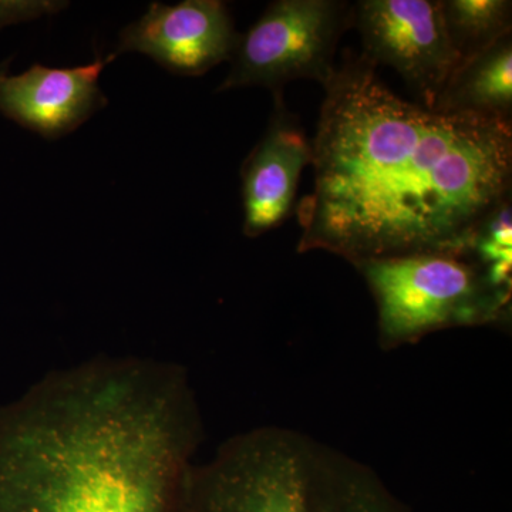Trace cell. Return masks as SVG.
Returning a JSON list of instances; mask_svg holds the SVG:
<instances>
[{"mask_svg": "<svg viewBox=\"0 0 512 512\" xmlns=\"http://www.w3.org/2000/svg\"><path fill=\"white\" fill-rule=\"evenodd\" d=\"M355 266L375 298L383 349L443 329L510 325L511 296L494 289L468 255L416 254Z\"/></svg>", "mask_w": 512, "mask_h": 512, "instance_id": "277c9868", "label": "cell"}, {"mask_svg": "<svg viewBox=\"0 0 512 512\" xmlns=\"http://www.w3.org/2000/svg\"><path fill=\"white\" fill-rule=\"evenodd\" d=\"M312 143L313 190L298 251L353 265L467 255L481 222L511 198V121L403 100L360 56L335 67Z\"/></svg>", "mask_w": 512, "mask_h": 512, "instance_id": "6da1fadb", "label": "cell"}, {"mask_svg": "<svg viewBox=\"0 0 512 512\" xmlns=\"http://www.w3.org/2000/svg\"><path fill=\"white\" fill-rule=\"evenodd\" d=\"M352 23L362 37L363 57L386 64L433 109L458 64L441 16L440 0H360Z\"/></svg>", "mask_w": 512, "mask_h": 512, "instance_id": "8992f818", "label": "cell"}, {"mask_svg": "<svg viewBox=\"0 0 512 512\" xmlns=\"http://www.w3.org/2000/svg\"><path fill=\"white\" fill-rule=\"evenodd\" d=\"M184 512H410L365 464L284 427L232 437L192 467Z\"/></svg>", "mask_w": 512, "mask_h": 512, "instance_id": "3957f363", "label": "cell"}, {"mask_svg": "<svg viewBox=\"0 0 512 512\" xmlns=\"http://www.w3.org/2000/svg\"><path fill=\"white\" fill-rule=\"evenodd\" d=\"M433 110L511 121V35L458 64L434 101Z\"/></svg>", "mask_w": 512, "mask_h": 512, "instance_id": "30bf717a", "label": "cell"}, {"mask_svg": "<svg viewBox=\"0 0 512 512\" xmlns=\"http://www.w3.org/2000/svg\"><path fill=\"white\" fill-rule=\"evenodd\" d=\"M352 9L336 0H276L239 35L232 67L218 92L262 86L282 93L293 80L325 84L335 70L333 57Z\"/></svg>", "mask_w": 512, "mask_h": 512, "instance_id": "5b68a950", "label": "cell"}, {"mask_svg": "<svg viewBox=\"0 0 512 512\" xmlns=\"http://www.w3.org/2000/svg\"><path fill=\"white\" fill-rule=\"evenodd\" d=\"M114 57L73 69L35 64L19 76H8L6 67L0 72V113L50 140L72 133L106 106L99 77Z\"/></svg>", "mask_w": 512, "mask_h": 512, "instance_id": "ba28073f", "label": "cell"}, {"mask_svg": "<svg viewBox=\"0 0 512 512\" xmlns=\"http://www.w3.org/2000/svg\"><path fill=\"white\" fill-rule=\"evenodd\" d=\"M312 163V143L282 93L275 94V110L268 130L242 165L244 234L256 238L288 218L303 168Z\"/></svg>", "mask_w": 512, "mask_h": 512, "instance_id": "9c48e42d", "label": "cell"}, {"mask_svg": "<svg viewBox=\"0 0 512 512\" xmlns=\"http://www.w3.org/2000/svg\"><path fill=\"white\" fill-rule=\"evenodd\" d=\"M468 256L484 272L498 292L511 296L512 289V208L511 198L497 208L478 227Z\"/></svg>", "mask_w": 512, "mask_h": 512, "instance_id": "7c38bea8", "label": "cell"}, {"mask_svg": "<svg viewBox=\"0 0 512 512\" xmlns=\"http://www.w3.org/2000/svg\"><path fill=\"white\" fill-rule=\"evenodd\" d=\"M201 430L173 363L50 373L0 412V512H184Z\"/></svg>", "mask_w": 512, "mask_h": 512, "instance_id": "7a4b0ae2", "label": "cell"}, {"mask_svg": "<svg viewBox=\"0 0 512 512\" xmlns=\"http://www.w3.org/2000/svg\"><path fill=\"white\" fill-rule=\"evenodd\" d=\"M6 67H8V63L0 64V72H2L3 69H6Z\"/></svg>", "mask_w": 512, "mask_h": 512, "instance_id": "4fadbf2b", "label": "cell"}, {"mask_svg": "<svg viewBox=\"0 0 512 512\" xmlns=\"http://www.w3.org/2000/svg\"><path fill=\"white\" fill-rule=\"evenodd\" d=\"M440 8L458 64L511 35L510 0H440Z\"/></svg>", "mask_w": 512, "mask_h": 512, "instance_id": "8fae6325", "label": "cell"}, {"mask_svg": "<svg viewBox=\"0 0 512 512\" xmlns=\"http://www.w3.org/2000/svg\"><path fill=\"white\" fill-rule=\"evenodd\" d=\"M239 35L220 0H185L175 6L151 3L146 15L121 32L119 55L150 56L168 72L201 76L231 60Z\"/></svg>", "mask_w": 512, "mask_h": 512, "instance_id": "52a82bcc", "label": "cell"}]
</instances>
